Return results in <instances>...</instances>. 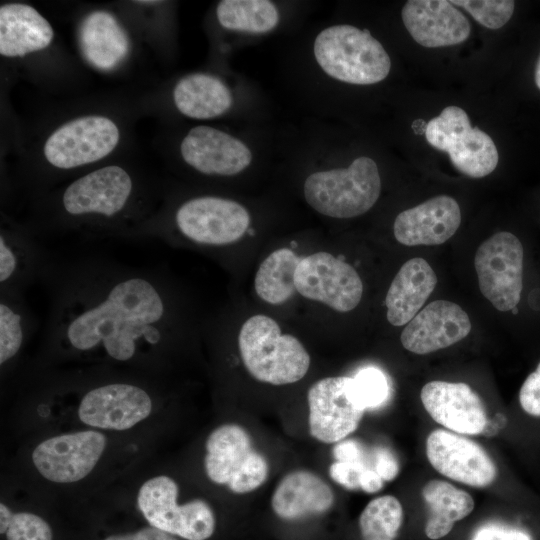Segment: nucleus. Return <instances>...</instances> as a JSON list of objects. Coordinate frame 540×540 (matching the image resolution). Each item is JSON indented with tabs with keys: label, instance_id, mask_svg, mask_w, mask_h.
I'll return each mask as SVG.
<instances>
[{
	"label": "nucleus",
	"instance_id": "1",
	"mask_svg": "<svg viewBox=\"0 0 540 540\" xmlns=\"http://www.w3.org/2000/svg\"><path fill=\"white\" fill-rule=\"evenodd\" d=\"M49 296L47 344L58 354L128 363L165 350L182 327L174 285L157 267L102 255L50 253L39 278Z\"/></svg>",
	"mask_w": 540,
	"mask_h": 540
},
{
	"label": "nucleus",
	"instance_id": "2",
	"mask_svg": "<svg viewBox=\"0 0 540 540\" xmlns=\"http://www.w3.org/2000/svg\"><path fill=\"white\" fill-rule=\"evenodd\" d=\"M135 182L118 165L93 170L70 184L58 196V221L67 229L103 231L123 237L126 222L135 214Z\"/></svg>",
	"mask_w": 540,
	"mask_h": 540
},
{
	"label": "nucleus",
	"instance_id": "3",
	"mask_svg": "<svg viewBox=\"0 0 540 540\" xmlns=\"http://www.w3.org/2000/svg\"><path fill=\"white\" fill-rule=\"evenodd\" d=\"M250 225V215L240 203L218 196L190 198L176 208L169 226L145 227L129 237L169 238L176 234L201 247L219 248L237 242Z\"/></svg>",
	"mask_w": 540,
	"mask_h": 540
},
{
	"label": "nucleus",
	"instance_id": "4",
	"mask_svg": "<svg viewBox=\"0 0 540 540\" xmlns=\"http://www.w3.org/2000/svg\"><path fill=\"white\" fill-rule=\"evenodd\" d=\"M238 348L246 370L263 383H295L310 367V355L303 344L290 334H282L278 323L263 314L251 316L243 323Z\"/></svg>",
	"mask_w": 540,
	"mask_h": 540
},
{
	"label": "nucleus",
	"instance_id": "5",
	"mask_svg": "<svg viewBox=\"0 0 540 540\" xmlns=\"http://www.w3.org/2000/svg\"><path fill=\"white\" fill-rule=\"evenodd\" d=\"M313 53L317 64L331 78L354 85L383 81L391 69V60L366 29L352 25H334L315 38Z\"/></svg>",
	"mask_w": 540,
	"mask_h": 540
},
{
	"label": "nucleus",
	"instance_id": "6",
	"mask_svg": "<svg viewBox=\"0 0 540 540\" xmlns=\"http://www.w3.org/2000/svg\"><path fill=\"white\" fill-rule=\"evenodd\" d=\"M308 205L316 212L338 219L353 218L369 211L381 193V178L376 162L367 156L347 168L310 174L303 187Z\"/></svg>",
	"mask_w": 540,
	"mask_h": 540
},
{
	"label": "nucleus",
	"instance_id": "7",
	"mask_svg": "<svg viewBox=\"0 0 540 540\" xmlns=\"http://www.w3.org/2000/svg\"><path fill=\"white\" fill-rule=\"evenodd\" d=\"M205 448L206 475L233 493H250L267 480L268 461L254 448L250 434L242 426L220 425L207 437Z\"/></svg>",
	"mask_w": 540,
	"mask_h": 540
},
{
	"label": "nucleus",
	"instance_id": "8",
	"mask_svg": "<svg viewBox=\"0 0 540 540\" xmlns=\"http://www.w3.org/2000/svg\"><path fill=\"white\" fill-rule=\"evenodd\" d=\"M425 137L431 146L448 153L453 166L468 177H485L497 167L494 141L486 132L472 127L468 114L458 106L445 107L432 118Z\"/></svg>",
	"mask_w": 540,
	"mask_h": 540
},
{
	"label": "nucleus",
	"instance_id": "9",
	"mask_svg": "<svg viewBox=\"0 0 540 540\" xmlns=\"http://www.w3.org/2000/svg\"><path fill=\"white\" fill-rule=\"evenodd\" d=\"M179 488L168 476L147 480L139 489L138 507L148 523L186 540H206L215 530L211 506L202 499L177 504Z\"/></svg>",
	"mask_w": 540,
	"mask_h": 540
},
{
	"label": "nucleus",
	"instance_id": "10",
	"mask_svg": "<svg viewBox=\"0 0 540 540\" xmlns=\"http://www.w3.org/2000/svg\"><path fill=\"white\" fill-rule=\"evenodd\" d=\"M523 246L510 232H498L482 242L474 266L479 289L499 311L514 309L523 288Z\"/></svg>",
	"mask_w": 540,
	"mask_h": 540
},
{
	"label": "nucleus",
	"instance_id": "11",
	"mask_svg": "<svg viewBox=\"0 0 540 540\" xmlns=\"http://www.w3.org/2000/svg\"><path fill=\"white\" fill-rule=\"evenodd\" d=\"M120 132L109 118L79 117L56 129L46 140L44 156L54 168L70 170L97 162L117 146Z\"/></svg>",
	"mask_w": 540,
	"mask_h": 540
},
{
	"label": "nucleus",
	"instance_id": "12",
	"mask_svg": "<svg viewBox=\"0 0 540 540\" xmlns=\"http://www.w3.org/2000/svg\"><path fill=\"white\" fill-rule=\"evenodd\" d=\"M296 291L338 312H349L359 304L363 283L347 262L328 252L302 258L294 275Z\"/></svg>",
	"mask_w": 540,
	"mask_h": 540
},
{
	"label": "nucleus",
	"instance_id": "13",
	"mask_svg": "<svg viewBox=\"0 0 540 540\" xmlns=\"http://www.w3.org/2000/svg\"><path fill=\"white\" fill-rule=\"evenodd\" d=\"M309 432L319 442L338 443L359 426L365 410L352 393V377H326L307 392Z\"/></svg>",
	"mask_w": 540,
	"mask_h": 540
},
{
	"label": "nucleus",
	"instance_id": "14",
	"mask_svg": "<svg viewBox=\"0 0 540 540\" xmlns=\"http://www.w3.org/2000/svg\"><path fill=\"white\" fill-rule=\"evenodd\" d=\"M152 407V398L142 386L128 381H109L84 393L78 416L89 426L120 431L146 419Z\"/></svg>",
	"mask_w": 540,
	"mask_h": 540
},
{
	"label": "nucleus",
	"instance_id": "15",
	"mask_svg": "<svg viewBox=\"0 0 540 540\" xmlns=\"http://www.w3.org/2000/svg\"><path fill=\"white\" fill-rule=\"evenodd\" d=\"M105 447L106 437L98 431L62 434L37 445L32 460L44 478L56 483H72L93 470Z\"/></svg>",
	"mask_w": 540,
	"mask_h": 540
},
{
	"label": "nucleus",
	"instance_id": "16",
	"mask_svg": "<svg viewBox=\"0 0 540 540\" xmlns=\"http://www.w3.org/2000/svg\"><path fill=\"white\" fill-rule=\"evenodd\" d=\"M426 455L432 467L443 476L473 487H487L497 477V467L476 442L443 429H436L426 440Z\"/></svg>",
	"mask_w": 540,
	"mask_h": 540
},
{
	"label": "nucleus",
	"instance_id": "17",
	"mask_svg": "<svg viewBox=\"0 0 540 540\" xmlns=\"http://www.w3.org/2000/svg\"><path fill=\"white\" fill-rule=\"evenodd\" d=\"M187 165L208 176H234L245 170L252 153L238 138L210 126L189 130L180 144Z\"/></svg>",
	"mask_w": 540,
	"mask_h": 540
},
{
	"label": "nucleus",
	"instance_id": "18",
	"mask_svg": "<svg viewBox=\"0 0 540 540\" xmlns=\"http://www.w3.org/2000/svg\"><path fill=\"white\" fill-rule=\"evenodd\" d=\"M470 331L471 321L462 307L451 301L436 300L406 324L400 340L406 350L424 355L461 341Z\"/></svg>",
	"mask_w": 540,
	"mask_h": 540
},
{
	"label": "nucleus",
	"instance_id": "19",
	"mask_svg": "<svg viewBox=\"0 0 540 540\" xmlns=\"http://www.w3.org/2000/svg\"><path fill=\"white\" fill-rule=\"evenodd\" d=\"M420 397L431 418L455 433L477 435L487 424L480 396L465 383L431 381L423 386Z\"/></svg>",
	"mask_w": 540,
	"mask_h": 540
},
{
	"label": "nucleus",
	"instance_id": "20",
	"mask_svg": "<svg viewBox=\"0 0 540 540\" xmlns=\"http://www.w3.org/2000/svg\"><path fill=\"white\" fill-rule=\"evenodd\" d=\"M401 16L412 38L427 48L462 43L471 32L465 15L446 0H409Z\"/></svg>",
	"mask_w": 540,
	"mask_h": 540
},
{
	"label": "nucleus",
	"instance_id": "21",
	"mask_svg": "<svg viewBox=\"0 0 540 540\" xmlns=\"http://www.w3.org/2000/svg\"><path fill=\"white\" fill-rule=\"evenodd\" d=\"M461 223L457 201L439 195L402 211L394 221L396 240L406 246L440 245L450 239Z\"/></svg>",
	"mask_w": 540,
	"mask_h": 540
},
{
	"label": "nucleus",
	"instance_id": "22",
	"mask_svg": "<svg viewBox=\"0 0 540 540\" xmlns=\"http://www.w3.org/2000/svg\"><path fill=\"white\" fill-rule=\"evenodd\" d=\"M50 253L28 229L5 222L0 232V291L25 293L39 281Z\"/></svg>",
	"mask_w": 540,
	"mask_h": 540
},
{
	"label": "nucleus",
	"instance_id": "23",
	"mask_svg": "<svg viewBox=\"0 0 540 540\" xmlns=\"http://www.w3.org/2000/svg\"><path fill=\"white\" fill-rule=\"evenodd\" d=\"M334 500V492L321 477L308 470H295L276 486L271 507L280 519L296 521L326 513Z\"/></svg>",
	"mask_w": 540,
	"mask_h": 540
},
{
	"label": "nucleus",
	"instance_id": "24",
	"mask_svg": "<svg viewBox=\"0 0 540 540\" xmlns=\"http://www.w3.org/2000/svg\"><path fill=\"white\" fill-rule=\"evenodd\" d=\"M437 276L422 258L406 261L388 289L385 305L391 325H406L423 307L437 285Z\"/></svg>",
	"mask_w": 540,
	"mask_h": 540
},
{
	"label": "nucleus",
	"instance_id": "25",
	"mask_svg": "<svg viewBox=\"0 0 540 540\" xmlns=\"http://www.w3.org/2000/svg\"><path fill=\"white\" fill-rule=\"evenodd\" d=\"M54 32L49 22L33 7L9 3L0 7V54L23 57L50 45Z\"/></svg>",
	"mask_w": 540,
	"mask_h": 540
},
{
	"label": "nucleus",
	"instance_id": "26",
	"mask_svg": "<svg viewBox=\"0 0 540 540\" xmlns=\"http://www.w3.org/2000/svg\"><path fill=\"white\" fill-rule=\"evenodd\" d=\"M79 37L84 57L101 70L116 67L129 51L127 34L106 11L90 13L82 22Z\"/></svg>",
	"mask_w": 540,
	"mask_h": 540
},
{
	"label": "nucleus",
	"instance_id": "27",
	"mask_svg": "<svg viewBox=\"0 0 540 540\" xmlns=\"http://www.w3.org/2000/svg\"><path fill=\"white\" fill-rule=\"evenodd\" d=\"M176 108L193 119H210L224 114L232 105L230 89L219 78L203 73L187 75L173 90Z\"/></svg>",
	"mask_w": 540,
	"mask_h": 540
},
{
	"label": "nucleus",
	"instance_id": "28",
	"mask_svg": "<svg viewBox=\"0 0 540 540\" xmlns=\"http://www.w3.org/2000/svg\"><path fill=\"white\" fill-rule=\"evenodd\" d=\"M422 497L428 508L425 534L437 540L448 535L457 521L474 509L469 493L442 480H430L422 488Z\"/></svg>",
	"mask_w": 540,
	"mask_h": 540
},
{
	"label": "nucleus",
	"instance_id": "29",
	"mask_svg": "<svg viewBox=\"0 0 540 540\" xmlns=\"http://www.w3.org/2000/svg\"><path fill=\"white\" fill-rule=\"evenodd\" d=\"M36 326V318L29 309L23 292L0 291L1 366L17 357Z\"/></svg>",
	"mask_w": 540,
	"mask_h": 540
},
{
	"label": "nucleus",
	"instance_id": "30",
	"mask_svg": "<svg viewBox=\"0 0 540 540\" xmlns=\"http://www.w3.org/2000/svg\"><path fill=\"white\" fill-rule=\"evenodd\" d=\"M300 258L289 248L269 254L260 264L254 278L257 295L272 305H281L297 292L294 275Z\"/></svg>",
	"mask_w": 540,
	"mask_h": 540
},
{
	"label": "nucleus",
	"instance_id": "31",
	"mask_svg": "<svg viewBox=\"0 0 540 540\" xmlns=\"http://www.w3.org/2000/svg\"><path fill=\"white\" fill-rule=\"evenodd\" d=\"M216 16L223 28L249 33L269 32L279 22L277 7L268 0H222Z\"/></svg>",
	"mask_w": 540,
	"mask_h": 540
},
{
	"label": "nucleus",
	"instance_id": "32",
	"mask_svg": "<svg viewBox=\"0 0 540 540\" xmlns=\"http://www.w3.org/2000/svg\"><path fill=\"white\" fill-rule=\"evenodd\" d=\"M403 522V508L392 495L371 500L359 517L362 540H395Z\"/></svg>",
	"mask_w": 540,
	"mask_h": 540
},
{
	"label": "nucleus",
	"instance_id": "33",
	"mask_svg": "<svg viewBox=\"0 0 540 540\" xmlns=\"http://www.w3.org/2000/svg\"><path fill=\"white\" fill-rule=\"evenodd\" d=\"M352 393L365 411L382 406L389 398L390 386L386 375L376 367H365L352 377Z\"/></svg>",
	"mask_w": 540,
	"mask_h": 540
},
{
	"label": "nucleus",
	"instance_id": "34",
	"mask_svg": "<svg viewBox=\"0 0 540 540\" xmlns=\"http://www.w3.org/2000/svg\"><path fill=\"white\" fill-rule=\"evenodd\" d=\"M454 6L465 9L477 22L489 29L503 27L512 17L515 3L510 0H452Z\"/></svg>",
	"mask_w": 540,
	"mask_h": 540
},
{
	"label": "nucleus",
	"instance_id": "35",
	"mask_svg": "<svg viewBox=\"0 0 540 540\" xmlns=\"http://www.w3.org/2000/svg\"><path fill=\"white\" fill-rule=\"evenodd\" d=\"M5 534L7 540H53L49 524L30 512L13 513Z\"/></svg>",
	"mask_w": 540,
	"mask_h": 540
},
{
	"label": "nucleus",
	"instance_id": "36",
	"mask_svg": "<svg viewBox=\"0 0 540 540\" xmlns=\"http://www.w3.org/2000/svg\"><path fill=\"white\" fill-rule=\"evenodd\" d=\"M371 468L365 462L334 461L329 467L330 477L348 490L360 489L363 472Z\"/></svg>",
	"mask_w": 540,
	"mask_h": 540
},
{
	"label": "nucleus",
	"instance_id": "37",
	"mask_svg": "<svg viewBox=\"0 0 540 540\" xmlns=\"http://www.w3.org/2000/svg\"><path fill=\"white\" fill-rule=\"evenodd\" d=\"M470 540H533L531 535L517 527L499 522H486L477 527Z\"/></svg>",
	"mask_w": 540,
	"mask_h": 540
},
{
	"label": "nucleus",
	"instance_id": "38",
	"mask_svg": "<svg viewBox=\"0 0 540 540\" xmlns=\"http://www.w3.org/2000/svg\"><path fill=\"white\" fill-rule=\"evenodd\" d=\"M519 402L526 413L540 417V363L522 384Z\"/></svg>",
	"mask_w": 540,
	"mask_h": 540
},
{
	"label": "nucleus",
	"instance_id": "39",
	"mask_svg": "<svg viewBox=\"0 0 540 540\" xmlns=\"http://www.w3.org/2000/svg\"><path fill=\"white\" fill-rule=\"evenodd\" d=\"M332 454L335 461L365 462L372 468V449L355 439H344L336 443Z\"/></svg>",
	"mask_w": 540,
	"mask_h": 540
},
{
	"label": "nucleus",
	"instance_id": "40",
	"mask_svg": "<svg viewBox=\"0 0 540 540\" xmlns=\"http://www.w3.org/2000/svg\"><path fill=\"white\" fill-rule=\"evenodd\" d=\"M372 468L384 480L391 481L399 473V463L394 453L387 447L372 448Z\"/></svg>",
	"mask_w": 540,
	"mask_h": 540
},
{
	"label": "nucleus",
	"instance_id": "41",
	"mask_svg": "<svg viewBox=\"0 0 540 540\" xmlns=\"http://www.w3.org/2000/svg\"><path fill=\"white\" fill-rule=\"evenodd\" d=\"M104 540H178L174 535L153 526L142 528L133 533L111 535Z\"/></svg>",
	"mask_w": 540,
	"mask_h": 540
},
{
	"label": "nucleus",
	"instance_id": "42",
	"mask_svg": "<svg viewBox=\"0 0 540 540\" xmlns=\"http://www.w3.org/2000/svg\"><path fill=\"white\" fill-rule=\"evenodd\" d=\"M384 480L372 469H366L360 480V489L366 493H376L383 487Z\"/></svg>",
	"mask_w": 540,
	"mask_h": 540
},
{
	"label": "nucleus",
	"instance_id": "43",
	"mask_svg": "<svg viewBox=\"0 0 540 540\" xmlns=\"http://www.w3.org/2000/svg\"><path fill=\"white\" fill-rule=\"evenodd\" d=\"M12 511L4 504H0V533L4 534L12 517Z\"/></svg>",
	"mask_w": 540,
	"mask_h": 540
},
{
	"label": "nucleus",
	"instance_id": "44",
	"mask_svg": "<svg viewBox=\"0 0 540 540\" xmlns=\"http://www.w3.org/2000/svg\"><path fill=\"white\" fill-rule=\"evenodd\" d=\"M534 79H535V84H536V86H537L538 89L540 90V55H539V57H538V60H537L536 66H535V76H534Z\"/></svg>",
	"mask_w": 540,
	"mask_h": 540
},
{
	"label": "nucleus",
	"instance_id": "45",
	"mask_svg": "<svg viewBox=\"0 0 540 540\" xmlns=\"http://www.w3.org/2000/svg\"><path fill=\"white\" fill-rule=\"evenodd\" d=\"M138 3H140V4H144V3L145 4H155L156 3L157 4L159 2L158 1H138Z\"/></svg>",
	"mask_w": 540,
	"mask_h": 540
}]
</instances>
